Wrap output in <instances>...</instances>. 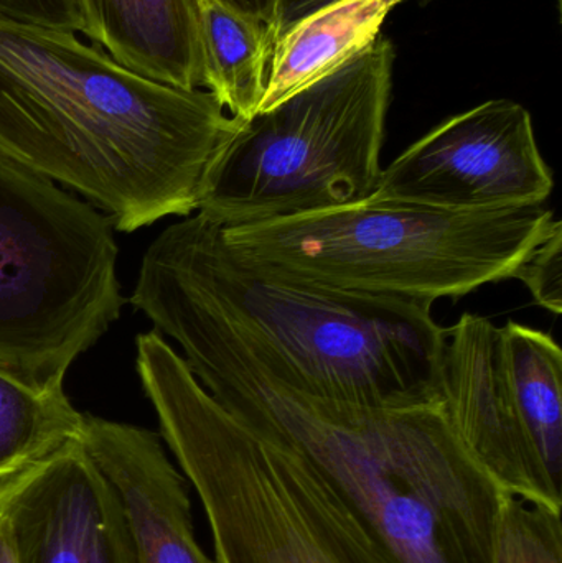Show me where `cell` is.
<instances>
[{
    "label": "cell",
    "mask_w": 562,
    "mask_h": 563,
    "mask_svg": "<svg viewBox=\"0 0 562 563\" xmlns=\"http://www.w3.org/2000/svg\"><path fill=\"white\" fill-rule=\"evenodd\" d=\"M158 331L223 409L302 455L399 561L495 563L508 493L441 406H363L306 393L188 290L168 301Z\"/></svg>",
    "instance_id": "obj_1"
},
{
    "label": "cell",
    "mask_w": 562,
    "mask_h": 563,
    "mask_svg": "<svg viewBox=\"0 0 562 563\" xmlns=\"http://www.w3.org/2000/svg\"><path fill=\"white\" fill-rule=\"evenodd\" d=\"M241 124L210 91L135 75L76 33L0 20V152L115 231L195 214L205 172Z\"/></svg>",
    "instance_id": "obj_2"
},
{
    "label": "cell",
    "mask_w": 562,
    "mask_h": 563,
    "mask_svg": "<svg viewBox=\"0 0 562 563\" xmlns=\"http://www.w3.org/2000/svg\"><path fill=\"white\" fill-rule=\"evenodd\" d=\"M142 260L223 314L280 379L345 402L441 406L445 328L432 301L345 290L256 266L200 214L165 228Z\"/></svg>",
    "instance_id": "obj_3"
},
{
    "label": "cell",
    "mask_w": 562,
    "mask_h": 563,
    "mask_svg": "<svg viewBox=\"0 0 562 563\" xmlns=\"http://www.w3.org/2000/svg\"><path fill=\"white\" fill-rule=\"evenodd\" d=\"M135 369L203 505L218 563H403L302 455L220 406L155 330Z\"/></svg>",
    "instance_id": "obj_4"
},
{
    "label": "cell",
    "mask_w": 562,
    "mask_h": 563,
    "mask_svg": "<svg viewBox=\"0 0 562 563\" xmlns=\"http://www.w3.org/2000/svg\"><path fill=\"white\" fill-rule=\"evenodd\" d=\"M558 227L561 221L544 205L458 211L370 198L218 230L228 250L274 273L434 303L515 279Z\"/></svg>",
    "instance_id": "obj_5"
},
{
    "label": "cell",
    "mask_w": 562,
    "mask_h": 563,
    "mask_svg": "<svg viewBox=\"0 0 562 563\" xmlns=\"http://www.w3.org/2000/svg\"><path fill=\"white\" fill-rule=\"evenodd\" d=\"M395 49L379 35L320 81L243 121L205 172L197 211L220 228L370 200L383 168Z\"/></svg>",
    "instance_id": "obj_6"
},
{
    "label": "cell",
    "mask_w": 562,
    "mask_h": 563,
    "mask_svg": "<svg viewBox=\"0 0 562 563\" xmlns=\"http://www.w3.org/2000/svg\"><path fill=\"white\" fill-rule=\"evenodd\" d=\"M118 257L102 211L0 152V373L65 393L128 303Z\"/></svg>",
    "instance_id": "obj_7"
},
{
    "label": "cell",
    "mask_w": 562,
    "mask_h": 563,
    "mask_svg": "<svg viewBox=\"0 0 562 563\" xmlns=\"http://www.w3.org/2000/svg\"><path fill=\"white\" fill-rule=\"evenodd\" d=\"M553 188L530 112L518 102L494 99L409 145L383 168L372 200L505 210L544 205Z\"/></svg>",
    "instance_id": "obj_8"
},
{
    "label": "cell",
    "mask_w": 562,
    "mask_h": 563,
    "mask_svg": "<svg viewBox=\"0 0 562 563\" xmlns=\"http://www.w3.org/2000/svg\"><path fill=\"white\" fill-rule=\"evenodd\" d=\"M16 563H134L124 512L81 440L0 479Z\"/></svg>",
    "instance_id": "obj_9"
},
{
    "label": "cell",
    "mask_w": 562,
    "mask_h": 563,
    "mask_svg": "<svg viewBox=\"0 0 562 563\" xmlns=\"http://www.w3.org/2000/svg\"><path fill=\"white\" fill-rule=\"evenodd\" d=\"M441 407L475 462L508 495L562 509V488L528 439L502 351L500 327L464 313L445 328Z\"/></svg>",
    "instance_id": "obj_10"
},
{
    "label": "cell",
    "mask_w": 562,
    "mask_h": 563,
    "mask_svg": "<svg viewBox=\"0 0 562 563\" xmlns=\"http://www.w3.org/2000/svg\"><path fill=\"white\" fill-rule=\"evenodd\" d=\"M81 443L118 496L134 563H218L195 538L187 478L157 433L85 413Z\"/></svg>",
    "instance_id": "obj_11"
},
{
    "label": "cell",
    "mask_w": 562,
    "mask_h": 563,
    "mask_svg": "<svg viewBox=\"0 0 562 563\" xmlns=\"http://www.w3.org/2000/svg\"><path fill=\"white\" fill-rule=\"evenodd\" d=\"M82 33L135 75L180 89L205 88L195 0H76Z\"/></svg>",
    "instance_id": "obj_12"
},
{
    "label": "cell",
    "mask_w": 562,
    "mask_h": 563,
    "mask_svg": "<svg viewBox=\"0 0 562 563\" xmlns=\"http://www.w3.org/2000/svg\"><path fill=\"white\" fill-rule=\"evenodd\" d=\"M396 3L398 0H340L294 26L273 46L257 112L320 81L368 48Z\"/></svg>",
    "instance_id": "obj_13"
},
{
    "label": "cell",
    "mask_w": 562,
    "mask_h": 563,
    "mask_svg": "<svg viewBox=\"0 0 562 563\" xmlns=\"http://www.w3.org/2000/svg\"><path fill=\"white\" fill-rule=\"evenodd\" d=\"M502 351L538 462L562 488V351L551 334L518 321L500 327Z\"/></svg>",
    "instance_id": "obj_14"
},
{
    "label": "cell",
    "mask_w": 562,
    "mask_h": 563,
    "mask_svg": "<svg viewBox=\"0 0 562 563\" xmlns=\"http://www.w3.org/2000/svg\"><path fill=\"white\" fill-rule=\"evenodd\" d=\"M205 89L233 118L256 114L266 88L271 43L267 26L218 0H197Z\"/></svg>",
    "instance_id": "obj_15"
},
{
    "label": "cell",
    "mask_w": 562,
    "mask_h": 563,
    "mask_svg": "<svg viewBox=\"0 0 562 563\" xmlns=\"http://www.w3.org/2000/svg\"><path fill=\"white\" fill-rule=\"evenodd\" d=\"M82 426L66 393H35L0 373V479L78 442Z\"/></svg>",
    "instance_id": "obj_16"
},
{
    "label": "cell",
    "mask_w": 562,
    "mask_h": 563,
    "mask_svg": "<svg viewBox=\"0 0 562 563\" xmlns=\"http://www.w3.org/2000/svg\"><path fill=\"white\" fill-rule=\"evenodd\" d=\"M495 563H562L561 511L508 495L498 522Z\"/></svg>",
    "instance_id": "obj_17"
},
{
    "label": "cell",
    "mask_w": 562,
    "mask_h": 563,
    "mask_svg": "<svg viewBox=\"0 0 562 563\" xmlns=\"http://www.w3.org/2000/svg\"><path fill=\"white\" fill-rule=\"evenodd\" d=\"M515 279L528 288L533 300L544 310L560 314L562 310V224L541 241L527 257Z\"/></svg>",
    "instance_id": "obj_18"
},
{
    "label": "cell",
    "mask_w": 562,
    "mask_h": 563,
    "mask_svg": "<svg viewBox=\"0 0 562 563\" xmlns=\"http://www.w3.org/2000/svg\"><path fill=\"white\" fill-rule=\"evenodd\" d=\"M0 20L82 33L76 0H0Z\"/></svg>",
    "instance_id": "obj_19"
},
{
    "label": "cell",
    "mask_w": 562,
    "mask_h": 563,
    "mask_svg": "<svg viewBox=\"0 0 562 563\" xmlns=\"http://www.w3.org/2000/svg\"><path fill=\"white\" fill-rule=\"evenodd\" d=\"M337 2H340V0H276L273 22L267 26L271 52H273V46L283 36H286L294 26L299 25L307 16L313 15L319 10ZM398 2H405V0H398Z\"/></svg>",
    "instance_id": "obj_20"
},
{
    "label": "cell",
    "mask_w": 562,
    "mask_h": 563,
    "mask_svg": "<svg viewBox=\"0 0 562 563\" xmlns=\"http://www.w3.org/2000/svg\"><path fill=\"white\" fill-rule=\"evenodd\" d=\"M218 2L266 26L273 22L274 9H276V0H218Z\"/></svg>",
    "instance_id": "obj_21"
},
{
    "label": "cell",
    "mask_w": 562,
    "mask_h": 563,
    "mask_svg": "<svg viewBox=\"0 0 562 563\" xmlns=\"http://www.w3.org/2000/svg\"><path fill=\"white\" fill-rule=\"evenodd\" d=\"M0 563H16L15 549L2 516H0Z\"/></svg>",
    "instance_id": "obj_22"
},
{
    "label": "cell",
    "mask_w": 562,
    "mask_h": 563,
    "mask_svg": "<svg viewBox=\"0 0 562 563\" xmlns=\"http://www.w3.org/2000/svg\"><path fill=\"white\" fill-rule=\"evenodd\" d=\"M195 2H197V0H195Z\"/></svg>",
    "instance_id": "obj_23"
}]
</instances>
